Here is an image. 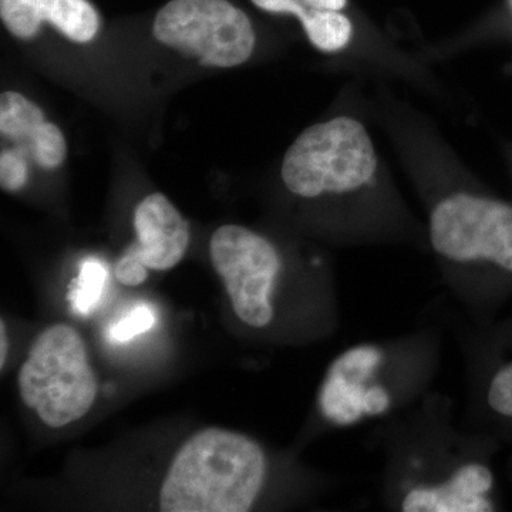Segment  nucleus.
I'll return each instance as SVG.
<instances>
[{"instance_id":"20","label":"nucleus","mask_w":512,"mask_h":512,"mask_svg":"<svg viewBox=\"0 0 512 512\" xmlns=\"http://www.w3.org/2000/svg\"><path fill=\"white\" fill-rule=\"evenodd\" d=\"M0 340H2V353H0V367L5 366L6 357H8V335H6L5 322H0Z\"/></svg>"},{"instance_id":"1","label":"nucleus","mask_w":512,"mask_h":512,"mask_svg":"<svg viewBox=\"0 0 512 512\" xmlns=\"http://www.w3.org/2000/svg\"><path fill=\"white\" fill-rule=\"evenodd\" d=\"M493 488V471L454 429L441 397H424L392 420L383 490L390 510L491 512Z\"/></svg>"},{"instance_id":"9","label":"nucleus","mask_w":512,"mask_h":512,"mask_svg":"<svg viewBox=\"0 0 512 512\" xmlns=\"http://www.w3.org/2000/svg\"><path fill=\"white\" fill-rule=\"evenodd\" d=\"M134 228L137 242L124 254L154 271H168L180 264L190 244V228L165 195L151 194L138 204Z\"/></svg>"},{"instance_id":"4","label":"nucleus","mask_w":512,"mask_h":512,"mask_svg":"<svg viewBox=\"0 0 512 512\" xmlns=\"http://www.w3.org/2000/svg\"><path fill=\"white\" fill-rule=\"evenodd\" d=\"M377 156L365 126L350 117L306 128L286 151L282 181L293 195L352 197L375 180Z\"/></svg>"},{"instance_id":"2","label":"nucleus","mask_w":512,"mask_h":512,"mask_svg":"<svg viewBox=\"0 0 512 512\" xmlns=\"http://www.w3.org/2000/svg\"><path fill=\"white\" fill-rule=\"evenodd\" d=\"M439 352L431 333L350 346L326 370L318 394L320 416L333 427L393 420L429 389Z\"/></svg>"},{"instance_id":"21","label":"nucleus","mask_w":512,"mask_h":512,"mask_svg":"<svg viewBox=\"0 0 512 512\" xmlns=\"http://www.w3.org/2000/svg\"><path fill=\"white\" fill-rule=\"evenodd\" d=\"M511 6H512V0H511Z\"/></svg>"},{"instance_id":"8","label":"nucleus","mask_w":512,"mask_h":512,"mask_svg":"<svg viewBox=\"0 0 512 512\" xmlns=\"http://www.w3.org/2000/svg\"><path fill=\"white\" fill-rule=\"evenodd\" d=\"M210 252L241 322L269 328L278 315L275 296L284 271L275 245L251 229L224 225L212 235Z\"/></svg>"},{"instance_id":"14","label":"nucleus","mask_w":512,"mask_h":512,"mask_svg":"<svg viewBox=\"0 0 512 512\" xmlns=\"http://www.w3.org/2000/svg\"><path fill=\"white\" fill-rule=\"evenodd\" d=\"M45 0H0V16L6 29L19 39H32L39 32Z\"/></svg>"},{"instance_id":"13","label":"nucleus","mask_w":512,"mask_h":512,"mask_svg":"<svg viewBox=\"0 0 512 512\" xmlns=\"http://www.w3.org/2000/svg\"><path fill=\"white\" fill-rule=\"evenodd\" d=\"M107 282V269L97 259H87L80 269L69 301L73 311L79 315H90L99 305Z\"/></svg>"},{"instance_id":"5","label":"nucleus","mask_w":512,"mask_h":512,"mask_svg":"<svg viewBox=\"0 0 512 512\" xmlns=\"http://www.w3.org/2000/svg\"><path fill=\"white\" fill-rule=\"evenodd\" d=\"M429 239L456 298L474 269L512 274V207L503 201L464 191L441 198L430 212Z\"/></svg>"},{"instance_id":"11","label":"nucleus","mask_w":512,"mask_h":512,"mask_svg":"<svg viewBox=\"0 0 512 512\" xmlns=\"http://www.w3.org/2000/svg\"><path fill=\"white\" fill-rule=\"evenodd\" d=\"M43 19L77 43L90 42L100 28L99 15L87 0H45Z\"/></svg>"},{"instance_id":"3","label":"nucleus","mask_w":512,"mask_h":512,"mask_svg":"<svg viewBox=\"0 0 512 512\" xmlns=\"http://www.w3.org/2000/svg\"><path fill=\"white\" fill-rule=\"evenodd\" d=\"M264 448L251 437L202 430L178 451L160 491L165 512H247L268 478Z\"/></svg>"},{"instance_id":"16","label":"nucleus","mask_w":512,"mask_h":512,"mask_svg":"<svg viewBox=\"0 0 512 512\" xmlns=\"http://www.w3.org/2000/svg\"><path fill=\"white\" fill-rule=\"evenodd\" d=\"M484 399L491 413L512 420V360L498 367L487 380Z\"/></svg>"},{"instance_id":"17","label":"nucleus","mask_w":512,"mask_h":512,"mask_svg":"<svg viewBox=\"0 0 512 512\" xmlns=\"http://www.w3.org/2000/svg\"><path fill=\"white\" fill-rule=\"evenodd\" d=\"M156 323V313L148 305L134 306L126 316L110 326L107 338L111 343H126L128 340L137 338L153 328Z\"/></svg>"},{"instance_id":"7","label":"nucleus","mask_w":512,"mask_h":512,"mask_svg":"<svg viewBox=\"0 0 512 512\" xmlns=\"http://www.w3.org/2000/svg\"><path fill=\"white\" fill-rule=\"evenodd\" d=\"M153 33L202 66H238L255 47L251 20L228 0H171L158 12Z\"/></svg>"},{"instance_id":"12","label":"nucleus","mask_w":512,"mask_h":512,"mask_svg":"<svg viewBox=\"0 0 512 512\" xmlns=\"http://www.w3.org/2000/svg\"><path fill=\"white\" fill-rule=\"evenodd\" d=\"M45 121L43 111L22 94L6 92L0 97V131L3 137L29 147Z\"/></svg>"},{"instance_id":"19","label":"nucleus","mask_w":512,"mask_h":512,"mask_svg":"<svg viewBox=\"0 0 512 512\" xmlns=\"http://www.w3.org/2000/svg\"><path fill=\"white\" fill-rule=\"evenodd\" d=\"M116 276L123 285L138 286L146 281L147 268L133 256L123 254L116 266Z\"/></svg>"},{"instance_id":"18","label":"nucleus","mask_w":512,"mask_h":512,"mask_svg":"<svg viewBox=\"0 0 512 512\" xmlns=\"http://www.w3.org/2000/svg\"><path fill=\"white\" fill-rule=\"evenodd\" d=\"M28 181V164L20 150H5L0 156V184L5 191L15 192Z\"/></svg>"},{"instance_id":"10","label":"nucleus","mask_w":512,"mask_h":512,"mask_svg":"<svg viewBox=\"0 0 512 512\" xmlns=\"http://www.w3.org/2000/svg\"><path fill=\"white\" fill-rule=\"evenodd\" d=\"M259 9L301 20L306 36L322 52H339L352 40L353 26L340 10L348 0H252Z\"/></svg>"},{"instance_id":"6","label":"nucleus","mask_w":512,"mask_h":512,"mask_svg":"<svg viewBox=\"0 0 512 512\" xmlns=\"http://www.w3.org/2000/svg\"><path fill=\"white\" fill-rule=\"evenodd\" d=\"M18 383L26 406L53 429L82 419L97 397V379L82 336L62 323L37 336Z\"/></svg>"},{"instance_id":"15","label":"nucleus","mask_w":512,"mask_h":512,"mask_svg":"<svg viewBox=\"0 0 512 512\" xmlns=\"http://www.w3.org/2000/svg\"><path fill=\"white\" fill-rule=\"evenodd\" d=\"M29 150L40 167L53 170L66 158V140L59 127L45 121L30 141Z\"/></svg>"}]
</instances>
